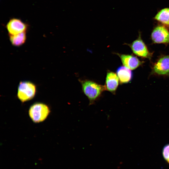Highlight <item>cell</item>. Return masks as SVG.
<instances>
[{"label": "cell", "instance_id": "obj_1", "mask_svg": "<svg viewBox=\"0 0 169 169\" xmlns=\"http://www.w3.org/2000/svg\"><path fill=\"white\" fill-rule=\"evenodd\" d=\"M83 93L89 101V105L94 104L102 96L105 90L104 85L95 81L87 79H79Z\"/></svg>", "mask_w": 169, "mask_h": 169}, {"label": "cell", "instance_id": "obj_2", "mask_svg": "<svg viewBox=\"0 0 169 169\" xmlns=\"http://www.w3.org/2000/svg\"><path fill=\"white\" fill-rule=\"evenodd\" d=\"M36 92V85L28 81L20 82L18 89L17 96L22 102L32 99L35 95Z\"/></svg>", "mask_w": 169, "mask_h": 169}, {"label": "cell", "instance_id": "obj_3", "mask_svg": "<svg viewBox=\"0 0 169 169\" xmlns=\"http://www.w3.org/2000/svg\"><path fill=\"white\" fill-rule=\"evenodd\" d=\"M50 112L48 106L40 103H36L32 105L29 110V115L35 123H39L44 120Z\"/></svg>", "mask_w": 169, "mask_h": 169}, {"label": "cell", "instance_id": "obj_4", "mask_svg": "<svg viewBox=\"0 0 169 169\" xmlns=\"http://www.w3.org/2000/svg\"><path fill=\"white\" fill-rule=\"evenodd\" d=\"M133 53L136 56L149 59L151 58L152 53L148 49L146 45L142 39L141 35L131 43L127 44Z\"/></svg>", "mask_w": 169, "mask_h": 169}, {"label": "cell", "instance_id": "obj_5", "mask_svg": "<svg viewBox=\"0 0 169 169\" xmlns=\"http://www.w3.org/2000/svg\"><path fill=\"white\" fill-rule=\"evenodd\" d=\"M151 38L155 44H169V30L164 25H157L152 31Z\"/></svg>", "mask_w": 169, "mask_h": 169}, {"label": "cell", "instance_id": "obj_6", "mask_svg": "<svg viewBox=\"0 0 169 169\" xmlns=\"http://www.w3.org/2000/svg\"><path fill=\"white\" fill-rule=\"evenodd\" d=\"M28 28V24L20 19L13 18H10L6 25L9 35H14L26 32Z\"/></svg>", "mask_w": 169, "mask_h": 169}, {"label": "cell", "instance_id": "obj_7", "mask_svg": "<svg viewBox=\"0 0 169 169\" xmlns=\"http://www.w3.org/2000/svg\"><path fill=\"white\" fill-rule=\"evenodd\" d=\"M152 72L158 75L169 76V55L159 58L153 65Z\"/></svg>", "mask_w": 169, "mask_h": 169}, {"label": "cell", "instance_id": "obj_8", "mask_svg": "<svg viewBox=\"0 0 169 169\" xmlns=\"http://www.w3.org/2000/svg\"><path fill=\"white\" fill-rule=\"evenodd\" d=\"M120 58L123 66L131 70L136 69L141 65L143 62L132 55L115 53Z\"/></svg>", "mask_w": 169, "mask_h": 169}, {"label": "cell", "instance_id": "obj_9", "mask_svg": "<svg viewBox=\"0 0 169 169\" xmlns=\"http://www.w3.org/2000/svg\"><path fill=\"white\" fill-rule=\"evenodd\" d=\"M119 80L116 73L108 70L107 71L104 85L105 90L115 95L119 84Z\"/></svg>", "mask_w": 169, "mask_h": 169}, {"label": "cell", "instance_id": "obj_10", "mask_svg": "<svg viewBox=\"0 0 169 169\" xmlns=\"http://www.w3.org/2000/svg\"><path fill=\"white\" fill-rule=\"evenodd\" d=\"M116 74L121 84L130 83L133 78V74L131 70L124 66L118 67L116 70Z\"/></svg>", "mask_w": 169, "mask_h": 169}, {"label": "cell", "instance_id": "obj_11", "mask_svg": "<svg viewBox=\"0 0 169 169\" xmlns=\"http://www.w3.org/2000/svg\"><path fill=\"white\" fill-rule=\"evenodd\" d=\"M154 19L162 25L169 27V8L161 9L156 14Z\"/></svg>", "mask_w": 169, "mask_h": 169}, {"label": "cell", "instance_id": "obj_12", "mask_svg": "<svg viewBox=\"0 0 169 169\" xmlns=\"http://www.w3.org/2000/svg\"><path fill=\"white\" fill-rule=\"evenodd\" d=\"M9 35L11 44L13 45L16 47H19L23 45L27 39L26 32Z\"/></svg>", "mask_w": 169, "mask_h": 169}, {"label": "cell", "instance_id": "obj_13", "mask_svg": "<svg viewBox=\"0 0 169 169\" xmlns=\"http://www.w3.org/2000/svg\"><path fill=\"white\" fill-rule=\"evenodd\" d=\"M162 153L163 158L169 164V144L166 145L164 147Z\"/></svg>", "mask_w": 169, "mask_h": 169}]
</instances>
